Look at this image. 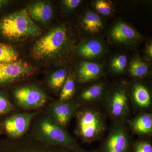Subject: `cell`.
<instances>
[{"label": "cell", "mask_w": 152, "mask_h": 152, "mask_svg": "<svg viewBox=\"0 0 152 152\" xmlns=\"http://www.w3.org/2000/svg\"><path fill=\"white\" fill-rule=\"evenodd\" d=\"M133 145L126 127L122 123L115 124L108 134L94 152H132Z\"/></svg>", "instance_id": "cell-6"}, {"label": "cell", "mask_w": 152, "mask_h": 152, "mask_svg": "<svg viewBox=\"0 0 152 152\" xmlns=\"http://www.w3.org/2000/svg\"><path fill=\"white\" fill-rule=\"evenodd\" d=\"M76 114L75 132L82 142L91 143L100 139L106 129L103 115L96 109L80 107Z\"/></svg>", "instance_id": "cell-3"}, {"label": "cell", "mask_w": 152, "mask_h": 152, "mask_svg": "<svg viewBox=\"0 0 152 152\" xmlns=\"http://www.w3.org/2000/svg\"><path fill=\"white\" fill-rule=\"evenodd\" d=\"M83 24L86 31L93 34L99 32L103 28L102 23L100 17L92 12H89L85 15Z\"/></svg>", "instance_id": "cell-18"}, {"label": "cell", "mask_w": 152, "mask_h": 152, "mask_svg": "<svg viewBox=\"0 0 152 152\" xmlns=\"http://www.w3.org/2000/svg\"><path fill=\"white\" fill-rule=\"evenodd\" d=\"M147 53H148V54L150 57L151 58L152 56V45H150V46L148 47V51H147Z\"/></svg>", "instance_id": "cell-30"}, {"label": "cell", "mask_w": 152, "mask_h": 152, "mask_svg": "<svg viewBox=\"0 0 152 152\" xmlns=\"http://www.w3.org/2000/svg\"><path fill=\"white\" fill-rule=\"evenodd\" d=\"M0 33L10 40L19 41L37 37L42 34V30L30 18L26 10H21L2 18Z\"/></svg>", "instance_id": "cell-2"}, {"label": "cell", "mask_w": 152, "mask_h": 152, "mask_svg": "<svg viewBox=\"0 0 152 152\" xmlns=\"http://www.w3.org/2000/svg\"><path fill=\"white\" fill-rule=\"evenodd\" d=\"M1 121H0V127H1Z\"/></svg>", "instance_id": "cell-31"}, {"label": "cell", "mask_w": 152, "mask_h": 152, "mask_svg": "<svg viewBox=\"0 0 152 152\" xmlns=\"http://www.w3.org/2000/svg\"><path fill=\"white\" fill-rule=\"evenodd\" d=\"M130 73L133 77H141L146 75L148 67L144 62L136 59L133 60L130 67Z\"/></svg>", "instance_id": "cell-23"}, {"label": "cell", "mask_w": 152, "mask_h": 152, "mask_svg": "<svg viewBox=\"0 0 152 152\" xmlns=\"http://www.w3.org/2000/svg\"><path fill=\"white\" fill-rule=\"evenodd\" d=\"M8 3V1L6 0H0V10L7 5Z\"/></svg>", "instance_id": "cell-29"}, {"label": "cell", "mask_w": 152, "mask_h": 152, "mask_svg": "<svg viewBox=\"0 0 152 152\" xmlns=\"http://www.w3.org/2000/svg\"><path fill=\"white\" fill-rule=\"evenodd\" d=\"M14 97L17 104L21 108L26 110L42 107L47 101L45 93L34 85L19 87L14 92Z\"/></svg>", "instance_id": "cell-8"}, {"label": "cell", "mask_w": 152, "mask_h": 152, "mask_svg": "<svg viewBox=\"0 0 152 152\" xmlns=\"http://www.w3.org/2000/svg\"><path fill=\"white\" fill-rule=\"evenodd\" d=\"M133 130L140 135H148L152 132V116L149 113H143L135 118L131 123Z\"/></svg>", "instance_id": "cell-14"}, {"label": "cell", "mask_w": 152, "mask_h": 152, "mask_svg": "<svg viewBox=\"0 0 152 152\" xmlns=\"http://www.w3.org/2000/svg\"><path fill=\"white\" fill-rule=\"evenodd\" d=\"M0 152H73L51 145L27 134L17 139L0 137Z\"/></svg>", "instance_id": "cell-5"}, {"label": "cell", "mask_w": 152, "mask_h": 152, "mask_svg": "<svg viewBox=\"0 0 152 152\" xmlns=\"http://www.w3.org/2000/svg\"><path fill=\"white\" fill-rule=\"evenodd\" d=\"M79 53L82 56L92 58L98 56L103 51L102 45L96 40H93L83 44L79 48Z\"/></svg>", "instance_id": "cell-17"}, {"label": "cell", "mask_w": 152, "mask_h": 152, "mask_svg": "<svg viewBox=\"0 0 152 152\" xmlns=\"http://www.w3.org/2000/svg\"><path fill=\"white\" fill-rule=\"evenodd\" d=\"M111 36L115 40L124 42L134 39L137 34L134 30L129 26L124 23H119L113 28Z\"/></svg>", "instance_id": "cell-15"}, {"label": "cell", "mask_w": 152, "mask_h": 152, "mask_svg": "<svg viewBox=\"0 0 152 152\" xmlns=\"http://www.w3.org/2000/svg\"><path fill=\"white\" fill-rule=\"evenodd\" d=\"M80 107V103L59 100L50 104L46 111L55 122L65 129Z\"/></svg>", "instance_id": "cell-10"}, {"label": "cell", "mask_w": 152, "mask_h": 152, "mask_svg": "<svg viewBox=\"0 0 152 152\" xmlns=\"http://www.w3.org/2000/svg\"><path fill=\"white\" fill-rule=\"evenodd\" d=\"M67 41V32L65 28H54L36 42L33 49V57L39 60L53 58L62 50Z\"/></svg>", "instance_id": "cell-4"}, {"label": "cell", "mask_w": 152, "mask_h": 152, "mask_svg": "<svg viewBox=\"0 0 152 152\" xmlns=\"http://www.w3.org/2000/svg\"><path fill=\"white\" fill-rule=\"evenodd\" d=\"M95 7L97 11L102 15H108L111 13V7L110 4L106 1L103 0L96 1Z\"/></svg>", "instance_id": "cell-26"}, {"label": "cell", "mask_w": 152, "mask_h": 152, "mask_svg": "<svg viewBox=\"0 0 152 152\" xmlns=\"http://www.w3.org/2000/svg\"><path fill=\"white\" fill-rule=\"evenodd\" d=\"M75 89V84L74 79L71 77H67L62 88L59 100L61 102L69 101L74 94Z\"/></svg>", "instance_id": "cell-22"}, {"label": "cell", "mask_w": 152, "mask_h": 152, "mask_svg": "<svg viewBox=\"0 0 152 152\" xmlns=\"http://www.w3.org/2000/svg\"><path fill=\"white\" fill-rule=\"evenodd\" d=\"M18 55L12 47L0 43V64H9L18 61Z\"/></svg>", "instance_id": "cell-19"}, {"label": "cell", "mask_w": 152, "mask_h": 152, "mask_svg": "<svg viewBox=\"0 0 152 152\" xmlns=\"http://www.w3.org/2000/svg\"><path fill=\"white\" fill-rule=\"evenodd\" d=\"M132 152H152V145L150 142L142 141L133 145Z\"/></svg>", "instance_id": "cell-27"}, {"label": "cell", "mask_w": 152, "mask_h": 152, "mask_svg": "<svg viewBox=\"0 0 152 152\" xmlns=\"http://www.w3.org/2000/svg\"><path fill=\"white\" fill-rule=\"evenodd\" d=\"M37 113H19L11 115L1 122L0 133L12 139L21 137L27 134Z\"/></svg>", "instance_id": "cell-7"}, {"label": "cell", "mask_w": 152, "mask_h": 152, "mask_svg": "<svg viewBox=\"0 0 152 152\" xmlns=\"http://www.w3.org/2000/svg\"><path fill=\"white\" fill-rule=\"evenodd\" d=\"M103 86L102 84L95 85L90 87L82 93L81 100L84 102H90L98 100L103 94Z\"/></svg>", "instance_id": "cell-20"}, {"label": "cell", "mask_w": 152, "mask_h": 152, "mask_svg": "<svg viewBox=\"0 0 152 152\" xmlns=\"http://www.w3.org/2000/svg\"><path fill=\"white\" fill-rule=\"evenodd\" d=\"M1 133H0V135H1Z\"/></svg>", "instance_id": "cell-32"}, {"label": "cell", "mask_w": 152, "mask_h": 152, "mask_svg": "<svg viewBox=\"0 0 152 152\" xmlns=\"http://www.w3.org/2000/svg\"><path fill=\"white\" fill-rule=\"evenodd\" d=\"M14 106L5 92L0 91V116L5 115L14 110Z\"/></svg>", "instance_id": "cell-24"}, {"label": "cell", "mask_w": 152, "mask_h": 152, "mask_svg": "<svg viewBox=\"0 0 152 152\" xmlns=\"http://www.w3.org/2000/svg\"><path fill=\"white\" fill-rule=\"evenodd\" d=\"M34 72L31 66L21 61L0 64V88L31 76Z\"/></svg>", "instance_id": "cell-9"}, {"label": "cell", "mask_w": 152, "mask_h": 152, "mask_svg": "<svg viewBox=\"0 0 152 152\" xmlns=\"http://www.w3.org/2000/svg\"><path fill=\"white\" fill-rule=\"evenodd\" d=\"M81 2L80 0H65L63 1L64 5L69 9H73L77 7Z\"/></svg>", "instance_id": "cell-28"}, {"label": "cell", "mask_w": 152, "mask_h": 152, "mask_svg": "<svg viewBox=\"0 0 152 152\" xmlns=\"http://www.w3.org/2000/svg\"><path fill=\"white\" fill-rule=\"evenodd\" d=\"M127 63V59L124 55L116 57L112 61V69L117 72L121 73L124 71Z\"/></svg>", "instance_id": "cell-25"}, {"label": "cell", "mask_w": 152, "mask_h": 152, "mask_svg": "<svg viewBox=\"0 0 152 152\" xmlns=\"http://www.w3.org/2000/svg\"><path fill=\"white\" fill-rule=\"evenodd\" d=\"M66 79V71L60 69L50 75L48 79L49 86L53 89L58 91L62 88Z\"/></svg>", "instance_id": "cell-21"}, {"label": "cell", "mask_w": 152, "mask_h": 152, "mask_svg": "<svg viewBox=\"0 0 152 152\" xmlns=\"http://www.w3.org/2000/svg\"><path fill=\"white\" fill-rule=\"evenodd\" d=\"M32 20L41 23H46L51 20L53 11L51 6L45 1L34 3L29 7L27 11Z\"/></svg>", "instance_id": "cell-12"}, {"label": "cell", "mask_w": 152, "mask_h": 152, "mask_svg": "<svg viewBox=\"0 0 152 152\" xmlns=\"http://www.w3.org/2000/svg\"><path fill=\"white\" fill-rule=\"evenodd\" d=\"M107 104L109 115L115 119H121L129 113V100L126 93L124 90L115 91Z\"/></svg>", "instance_id": "cell-11"}, {"label": "cell", "mask_w": 152, "mask_h": 152, "mask_svg": "<svg viewBox=\"0 0 152 152\" xmlns=\"http://www.w3.org/2000/svg\"><path fill=\"white\" fill-rule=\"evenodd\" d=\"M29 130L31 135L48 145L62 147L73 152H94L81 146L65 129L52 119L47 111L37 113Z\"/></svg>", "instance_id": "cell-1"}, {"label": "cell", "mask_w": 152, "mask_h": 152, "mask_svg": "<svg viewBox=\"0 0 152 152\" xmlns=\"http://www.w3.org/2000/svg\"><path fill=\"white\" fill-rule=\"evenodd\" d=\"M133 95L135 103L140 107L146 108L151 105V95L144 86L140 84L136 85L134 87Z\"/></svg>", "instance_id": "cell-16"}, {"label": "cell", "mask_w": 152, "mask_h": 152, "mask_svg": "<svg viewBox=\"0 0 152 152\" xmlns=\"http://www.w3.org/2000/svg\"><path fill=\"white\" fill-rule=\"evenodd\" d=\"M100 66L95 63L83 62L78 70V77L81 83L91 81L99 76L101 73Z\"/></svg>", "instance_id": "cell-13"}]
</instances>
